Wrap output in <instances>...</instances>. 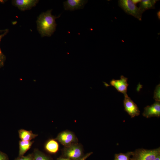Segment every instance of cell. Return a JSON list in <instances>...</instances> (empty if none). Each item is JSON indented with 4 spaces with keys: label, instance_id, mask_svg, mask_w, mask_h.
<instances>
[{
    "label": "cell",
    "instance_id": "ffe728a7",
    "mask_svg": "<svg viewBox=\"0 0 160 160\" xmlns=\"http://www.w3.org/2000/svg\"><path fill=\"white\" fill-rule=\"evenodd\" d=\"M0 160H9V157L7 155L0 151Z\"/></svg>",
    "mask_w": 160,
    "mask_h": 160
},
{
    "label": "cell",
    "instance_id": "e0dca14e",
    "mask_svg": "<svg viewBox=\"0 0 160 160\" xmlns=\"http://www.w3.org/2000/svg\"><path fill=\"white\" fill-rule=\"evenodd\" d=\"M160 85L158 84L156 87L154 91L153 98L156 101H160Z\"/></svg>",
    "mask_w": 160,
    "mask_h": 160
},
{
    "label": "cell",
    "instance_id": "5b68a950",
    "mask_svg": "<svg viewBox=\"0 0 160 160\" xmlns=\"http://www.w3.org/2000/svg\"><path fill=\"white\" fill-rule=\"evenodd\" d=\"M143 116L147 118L153 117H160V103L156 101L150 106L148 105L144 108L143 113Z\"/></svg>",
    "mask_w": 160,
    "mask_h": 160
},
{
    "label": "cell",
    "instance_id": "9c48e42d",
    "mask_svg": "<svg viewBox=\"0 0 160 160\" xmlns=\"http://www.w3.org/2000/svg\"><path fill=\"white\" fill-rule=\"evenodd\" d=\"M37 0H14L12 4L23 11L30 9L34 7L39 2Z\"/></svg>",
    "mask_w": 160,
    "mask_h": 160
},
{
    "label": "cell",
    "instance_id": "277c9868",
    "mask_svg": "<svg viewBox=\"0 0 160 160\" xmlns=\"http://www.w3.org/2000/svg\"><path fill=\"white\" fill-rule=\"evenodd\" d=\"M124 96L123 102L125 111L131 118L138 116L140 115V111L137 105L127 95Z\"/></svg>",
    "mask_w": 160,
    "mask_h": 160
},
{
    "label": "cell",
    "instance_id": "3957f363",
    "mask_svg": "<svg viewBox=\"0 0 160 160\" xmlns=\"http://www.w3.org/2000/svg\"><path fill=\"white\" fill-rule=\"evenodd\" d=\"M119 6L128 15L135 17L140 21L142 20L143 13L139 8L131 0H119Z\"/></svg>",
    "mask_w": 160,
    "mask_h": 160
},
{
    "label": "cell",
    "instance_id": "52a82bcc",
    "mask_svg": "<svg viewBox=\"0 0 160 160\" xmlns=\"http://www.w3.org/2000/svg\"><path fill=\"white\" fill-rule=\"evenodd\" d=\"M128 79L123 76H121L120 79L118 80L113 79L110 81L111 85L114 87L117 90L124 95H127V91L128 84Z\"/></svg>",
    "mask_w": 160,
    "mask_h": 160
},
{
    "label": "cell",
    "instance_id": "6da1fadb",
    "mask_svg": "<svg viewBox=\"0 0 160 160\" xmlns=\"http://www.w3.org/2000/svg\"><path fill=\"white\" fill-rule=\"evenodd\" d=\"M52 10L41 13L37 20V30L42 37H50L55 31V19L59 17L52 15Z\"/></svg>",
    "mask_w": 160,
    "mask_h": 160
},
{
    "label": "cell",
    "instance_id": "5bb4252c",
    "mask_svg": "<svg viewBox=\"0 0 160 160\" xmlns=\"http://www.w3.org/2000/svg\"><path fill=\"white\" fill-rule=\"evenodd\" d=\"M45 148L48 152L52 153H55L58 151L59 145L56 140L51 139L47 142Z\"/></svg>",
    "mask_w": 160,
    "mask_h": 160
},
{
    "label": "cell",
    "instance_id": "7c38bea8",
    "mask_svg": "<svg viewBox=\"0 0 160 160\" xmlns=\"http://www.w3.org/2000/svg\"><path fill=\"white\" fill-rule=\"evenodd\" d=\"M19 135L21 140L31 141L38 136V135L33 134L31 131H28L21 129L18 131Z\"/></svg>",
    "mask_w": 160,
    "mask_h": 160
},
{
    "label": "cell",
    "instance_id": "8992f818",
    "mask_svg": "<svg viewBox=\"0 0 160 160\" xmlns=\"http://www.w3.org/2000/svg\"><path fill=\"white\" fill-rule=\"evenodd\" d=\"M65 155L69 158L77 160L81 158L82 151L79 145H71L65 150Z\"/></svg>",
    "mask_w": 160,
    "mask_h": 160
},
{
    "label": "cell",
    "instance_id": "d6986e66",
    "mask_svg": "<svg viewBox=\"0 0 160 160\" xmlns=\"http://www.w3.org/2000/svg\"><path fill=\"white\" fill-rule=\"evenodd\" d=\"M5 60V56L2 52H0V68L4 65Z\"/></svg>",
    "mask_w": 160,
    "mask_h": 160
},
{
    "label": "cell",
    "instance_id": "8fae6325",
    "mask_svg": "<svg viewBox=\"0 0 160 160\" xmlns=\"http://www.w3.org/2000/svg\"><path fill=\"white\" fill-rule=\"evenodd\" d=\"M157 0H143L139 3L138 7L140 11L143 13L145 10L155 8V5Z\"/></svg>",
    "mask_w": 160,
    "mask_h": 160
},
{
    "label": "cell",
    "instance_id": "603a6c76",
    "mask_svg": "<svg viewBox=\"0 0 160 160\" xmlns=\"http://www.w3.org/2000/svg\"><path fill=\"white\" fill-rule=\"evenodd\" d=\"M132 1L135 4L139 2H140L141 1V0H133Z\"/></svg>",
    "mask_w": 160,
    "mask_h": 160
},
{
    "label": "cell",
    "instance_id": "7a4b0ae2",
    "mask_svg": "<svg viewBox=\"0 0 160 160\" xmlns=\"http://www.w3.org/2000/svg\"><path fill=\"white\" fill-rule=\"evenodd\" d=\"M160 154V147L151 150L138 149L133 152L131 160H154Z\"/></svg>",
    "mask_w": 160,
    "mask_h": 160
},
{
    "label": "cell",
    "instance_id": "9a60e30c",
    "mask_svg": "<svg viewBox=\"0 0 160 160\" xmlns=\"http://www.w3.org/2000/svg\"><path fill=\"white\" fill-rule=\"evenodd\" d=\"M33 153V160H50V159L37 149H35Z\"/></svg>",
    "mask_w": 160,
    "mask_h": 160
},
{
    "label": "cell",
    "instance_id": "30bf717a",
    "mask_svg": "<svg viewBox=\"0 0 160 160\" xmlns=\"http://www.w3.org/2000/svg\"><path fill=\"white\" fill-rule=\"evenodd\" d=\"M56 139L63 145H69L75 141L76 137L71 132L64 131L59 133Z\"/></svg>",
    "mask_w": 160,
    "mask_h": 160
},
{
    "label": "cell",
    "instance_id": "d4e9b609",
    "mask_svg": "<svg viewBox=\"0 0 160 160\" xmlns=\"http://www.w3.org/2000/svg\"><path fill=\"white\" fill-rule=\"evenodd\" d=\"M154 160H160V154Z\"/></svg>",
    "mask_w": 160,
    "mask_h": 160
},
{
    "label": "cell",
    "instance_id": "ac0fdd59",
    "mask_svg": "<svg viewBox=\"0 0 160 160\" xmlns=\"http://www.w3.org/2000/svg\"><path fill=\"white\" fill-rule=\"evenodd\" d=\"M33 153H30L26 156H18L14 160H33Z\"/></svg>",
    "mask_w": 160,
    "mask_h": 160
},
{
    "label": "cell",
    "instance_id": "484cf974",
    "mask_svg": "<svg viewBox=\"0 0 160 160\" xmlns=\"http://www.w3.org/2000/svg\"><path fill=\"white\" fill-rule=\"evenodd\" d=\"M57 160H70L68 159L61 158L58 159Z\"/></svg>",
    "mask_w": 160,
    "mask_h": 160
},
{
    "label": "cell",
    "instance_id": "cb8c5ba5",
    "mask_svg": "<svg viewBox=\"0 0 160 160\" xmlns=\"http://www.w3.org/2000/svg\"><path fill=\"white\" fill-rule=\"evenodd\" d=\"M157 16H158V19L159 20H160V11L159 10V11H158V12H157Z\"/></svg>",
    "mask_w": 160,
    "mask_h": 160
},
{
    "label": "cell",
    "instance_id": "4316f807",
    "mask_svg": "<svg viewBox=\"0 0 160 160\" xmlns=\"http://www.w3.org/2000/svg\"><path fill=\"white\" fill-rule=\"evenodd\" d=\"M7 30H0V32H4L5 31Z\"/></svg>",
    "mask_w": 160,
    "mask_h": 160
},
{
    "label": "cell",
    "instance_id": "7402d4cb",
    "mask_svg": "<svg viewBox=\"0 0 160 160\" xmlns=\"http://www.w3.org/2000/svg\"><path fill=\"white\" fill-rule=\"evenodd\" d=\"M8 30H7L5 32H4L2 34H0V42L2 38L7 34V33H8ZM0 52H2L0 49Z\"/></svg>",
    "mask_w": 160,
    "mask_h": 160
},
{
    "label": "cell",
    "instance_id": "4fadbf2b",
    "mask_svg": "<svg viewBox=\"0 0 160 160\" xmlns=\"http://www.w3.org/2000/svg\"><path fill=\"white\" fill-rule=\"evenodd\" d=\"M34 141L20 140L19 142V152L18 156H22L31 147Z\"/></svg>",
    "mask_w": 160,
    "mask_h": 160
},
{
    "label": "cell",
    "instance_id": "2e32d148",
    "mask_svg": "<svg viewBox=\"0 0 160 160\" xmlns=\"http://www.w3.org/2000/svg\"><path fill=\"white\" fill-rule=\"evenodd\" d=\"M133 152H128L126 153H120L116 154L114 160H130L132 156Z\"/></svg>",
    "mask_w": 160,
    "mask_h": 160
},
{
    "label": "cell",
    "instance_id": "44dd1931",
    "mask_svg": "<svg viewBox=\"0 0 160 160\" xmlns=\"http://www.w3.org/2000/svg\"><path fill=\"white\" fill-rule=\"evenodd\" d=\"M92 152L89 153L86 155L84 157L81 158L79 159H78L77 160H86V159L89 156L92 154Z\"/></svg>",
    "mask_w": 160,
    "mask_h": 160
},
{
    "label": "cell",
    "instance_id": "ba28073f",
    "mask_svg": "<svg viewBox=\"0 0 160 160\" xmlns=\"http://www.w3.org/2000/svg\"><path fill=\"white\" fill-rule=\"evenodd\" d=\"M87 0H67L63 2L64 7L66 10L73 11L83 9Z\"/></svg>",
    "mask_w": 160,
    "mask_h": 160
}]
</instances>
